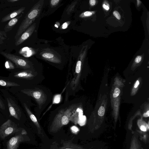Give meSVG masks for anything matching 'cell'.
I'll return each mask as SVG.
<instances>
[{
    "mask_svg": "<svg viewBox=\"0 0 149 149\" xmlns=\"http://www.w3.org/2000/svg\"><path fill=\"white\" fill-rule=\"evenodd\" d=\"M77 105V101H71L57 108L55 110L57 113L50 127V132H56L70 121L78 123L83 116V111Z\"/></svg>",
    "mask_w": 149,
    "mask_h": 149,
    "instance_id": "cell-1",
    "label": "cell"
},
{
    "mask_svg": "<svg viewBox=\"0 0 149 149\" xmlns=\"http://www.w3.org/2000/svg\"><path fill=\"white\" fill-rule=\"evenodd\" d=\"M42 88L37 87L33 88L24 89L21 91L22 93L32 97L35 100L38 109L40 111L44 109L51 99L50 96H48V93Z\"/></svg>",
    "mask_w": 149,
    "mask_h": 149,
    "instance_id": "cell-2",
    "label": "cell"
},
{
    "mask_svg": "<svg viewBox=\"0 0 149 149\" xmlns=\"http://www.w3.org/2000/svg\"><path fill=\"white\" fill-rule=\"evenodd\" d=\"M43 3L42 1H39L28 12L18 28L15 39L17 40L34 21L41 10Z\"/></svg>",
    "mask_w": 149,
    "mask_h": 149,
    "instance_id": "cell-3",
    "label": "cell"
},
{
    "mask_svg": "<svg viewBox=\"0 0 149 149\" xmlns=\"http://www.w3.org/2000/svg\"><path fill=\"white\" fill-rule=\"evenodd\" d=\"M0 54L13 62L17 68L28 69L31 68L29 62L22 57L3 52H0Z\"/></svg>",
    "mask_w": 149,
    "mask_h": 149,
    "instance_id": "cell-4",
    "label": "cell"
},
{
    "mask_svg": "<svg viewBox=\"0 0 149 149\" xmlns=\"http://www.w3.org/2000/svg\"><path fill=\"white\" fill-rule=\"evenodd\" d=\"M19 131L17 125L10 119H8L0 127V136L4 139L7 136Z\"/></svg>",
    "mask_w": 149,
    "mask_h": 149,
    "instance_id": "cell-5",
    "label": "cell"
},
{
    "mask_svg": "<svg viewBox=\"0 0 149 149\" xmlns=\"http://www.w3.org/2000/svg\"><path fill=\"white\" fill-rule=\"evenodd\" d=\"M26 134L25 130H23L21 133L11 138L7 143L6 149H17L20 143L24 140V135Z\"/></svg>",
    "mask_w": 149,
    "mask_h": 149,
    "instance_id": "cell-6",
    "label": "cell"
},
{
    "mask_svg": "<svg viewBox=\"0 0 149 149\" xmlns=\"http://www.w3.org/2000/svg\"><path fill=\"white\" fill-rule=\"evenodd\" d=\"M8 109L11 116L19 120L22 115L21 111L18 106L10 98H7Z\"/></svg>",
    "mask_w": 149,
    "mask_h": 149,
    "instance_id": "cell-7",
    "label": "cell"
},
{
    "mask_svg": "<svg viewBox=\"0 0 149 149\" xmlns=\"http://www.w3.org/2000/svg\"><path fill=\"white\" fill-rule=\"evenodd\" d=\"M38 76V73L36 72L30 70H25L15 73L14 77L19 79L31 80Z\"/></svg>",
    "mask_w": 149,
    "mask_h": 149,
    "instance_id": "cell-8",
    "label": "cell"
},
{
    "mask_svg": "<svg viewBox=\"0 0 149 149\" xmlns=\"http://www.w3.org/2000/svg\"><path fill=\"white\" fill-rule=\"evenodd\" d=\"M36 27V24L34 23L27 28L15 41L16 46L19 45L27 39L32 34Z\"/></svg>",
    "mask_w": 149,
    "mask_h": 149,
    "instance_id": "cell-9",
    "label": "cell"
},
{
    "mask_svg": "<svg viewBox=\"0 0 149 149\" xmlns=\"http://www.w3.org/2000/svg\"><path fill=\"white\" fill-rule=\"evenodd\" d=\"M25 7H22L12 12L2 18L1 21V22H6L19 15L25 10Z\"/></svg>",
    "mask_w": 149,
    "mask_h": 149,
    "instance_id": "cell-10",
    "label": "cell"
},
{
    "mask_svg": "<svg viewBox=\"0 0 149 149\" xmlns=\"http://www.w3.org/2000/svg\"><path fill=\"white\" fill-rule=\"evenodd\" d=\"M22 14H21L15 17L10 19L4 28L5 32L6 33L11 31L17 24L19 19L22 16Z\"/></svg>",
    "mask_w": 149,
    "mask_h": 149,
    "instance_id": "cell-11",
    "label": "cell"
},
{
    "mask_svg": "<svg viewBox=\"0 0 149 149\" xmlns=\"http://www.w3.org/2000/svg\"><path fill=\"white\" fill-rule=\"evenodd\" d=\"M23 105L26 111L29 118L33 123L36 126L38 131H39V130L40 129V127L36 117L32 112L26 104L24 103Z\"/></svg>",
    "mask_w": 149,
    "mask_h": 149,
    "instance_id": "cell-12",
    "label": "cell"
},
{
    "mask_svg": "<svg viewBox=\"0 0 149 149\" xmlns=\"http://www.w3.org/2000/svg\"><path fill=\"white\" fill-rule=\"evenodd\" d=\"M0 86L6 87L20 86L15 82H11L6 80L0 79Z\"/></svg>",
    "mask_w": 149,
    "mask_h": 149,
    "instance_id": "cell-13",
    "label": "cell"
},
{
    "mask_svg": "<svg viewBox=\"0 0 149 149\" xmlns=\"http://www.w3.org/2000/svg\"><path fill=\"white\" fill-rule=\"evenodd\" d=\"M43 57L47 59L49 61L56 63H59V62L53 59V58L54 57V55L50 53H43L42 55Z\"/></svg>",
    "mask_w": 149,
    "mask_h": 149,
    "instance_id": "cell-14",
    "label": "cell"
},
{
    "mask_svg": "<svg viewBox=\"0 0 149 149\" xmlns=\"http://www.w3.org/2000/svg\"><path fill=\"white\" fill-rule=\"evenodd\" d=\"M7 38V34L4 31L0 30V47L2 44L4 40Z\"/></svg>",
    "mask_w": 149,
    "mask_h": 149,
    "instance_id": "cell-15",
    "label": "cell"
},
{
    "mask_svg": "<svg viewBox=\"0 0 149 149\" xmlns=\"http://www.w3.org/2000/svg\"><path fill=\"white\" fill-rule=\"evenodd\" d=\"M61 94H57L55 95L53 98V104H58L59 103L61 100Z\"/></svg>",
    "mask_w": 149,
    "mask_h": 149,
    "instance_id": "cell-16",
    "label": "cell"
},
{
    "mask_svg": "<svg viewBox=\"0 0 149 149\" xmlns=\"http://www.w3.org/2000/svg\"><path fill=\"white\" fill-rule=\"evenodd\" d=\"M5 68L8 69H13L15 68V66L14 65L10 60H7L5 63Z\"/></svg>",
    "mask_w": 149,
    "mask_h": 149,
    "instance_id": "cell-17",
    "label": "cell"
},
{
    "mask_svg": "<svg viewBox=\"0 0 149 149\" xmlns=\"http://www.w3.org/2000/svg\"><path fill=\"white\" fill-rule=\"evenodd\" d=\"M86 120V118L85 116H83L79 119L78 123L80 126H82L85 125Z\"/></svg>",
    "mask_w": 149,
    "mask_h": 149,
    "instance_id": "cell-18",
    "label": "cell"
},
{
    "mask_svg": "<svg viewBox=\"0 0 149 149\" xmlns=\"http://www.w3.org/2000/svg\"><path fill=\"white\" fill-rule=\"evenodd\" d=\"M105 113V109L103 106H101L98 110V115L100 116H103Z\"/></svg>",
    "mask_w": 149,
    "mask_h": 149,
    "instance_id": "cell-19",
    "label": "cell"
},
{
    "mask_svg": "<svg viewBox=\"0 0 149 149\" xmlns=\"http://www.w3.org/2000/svg\"><path fill=\"white\" fill-rule=\"evenodd\" d=\"M92 15V12L89 11H87L81 14L80 15V17H88L91 16Z\"/></svg>",
    "mask_w": 149,
    "mask_h": 149,
    "instance_id": "cell-20",
    "label": "cell"
},
{
    "mask_svg": "<svg viewBox=\"0 0 149 149\" xmlns=\"http://www.w3.org/2000/svg\"><path fill=\"white\" fill-rule=\"evenodd\" d=\"M120 93V91L118 88H116L114 90L113 94V97H117L118 96Z\"/></svg>",
    "mask_w": 149,
    "mask_h": 149,
    "instance_id": "cell-21",
    "label": "cell"
},
{
    "mask_svg": "<svg viewBox=\"0 0 149 149\" xmlns=\"http://www.w3.org/2000/svg\"><path fill=\"white\" fill-rule=\"evenodd\" d=\"M60 1L59 0H52L50 1L51 5L53 6L56 5Z\"/></svg>",
    "mask_w": 149,
    "mask_h": 149,
    "instance_id": "cell-22",
    "label": "cell"
},
{
    "mask_svg": "<svg viewBox=\"0 0 149 149\" xmlns=\"http://www.w3.org/2000/svg\"><path fill=\"white\" fill-rule=\"evenodd\" d=\"M114 15L118 19H120V16L118 12L117 11H114L113 12Z\"/></svg>",
    "mask_w": 149,
    "mask_h": 149,
    "instance_id": "cell-23",
    "label": "cell"
},
{
    "mask_svg": "<svg viewBox=\"0 0 149 149\" xmlns=\"http://www.w3.org/2000/svg\"><path fill=\"white\" fill-rule=\"evenodd\" d=\"M71 130L73 133H77L79 131L78 128L75 126H73L71 127Z\"/></svg>",
    "mask_w": 149,
    "mask_h": 149,
    "instance_id": "cell-24",
    "label": "cell"
},
{
    "mask_svg": "<svg viewBox=\"0 0 149 149\" xmlns=\"http://www.w3.org/2000/svg\"><path fill=\"white\" fill-rule=\"evenodd\" d=\"M0 108L2 109H5V107L3 101L0 98Z\"/></svg>",
    "mask_w": 149,
    "mask_h": 149,
    "instance_id": "cell-25",
    "label": "cell"
},
{
    "mask_svg": "<svg viewBox=\"0 0 149 149\" xmlns=\"http://www.w3.org/2000/svg\"><path fill=\"white\" fill-rule=\"evenodd\" d=\"M141 60V57L140 56H137L135 59V61L136 63H139L140 62Z\"/></svg>",
    "mask_w": 149,
    "mask_h": 149,
    "instance_id": "cell-26",
    "label": "cell"
},
{
    "mask_svg": "<svg viewBox=\"0 0 149 149\" xmlns=\"http://www.w3.org/2000/svg\"><path fill=\"white\" fill-rule=\"evenodd\" d=\"M68 25V24L67 22H65L64 23L62 26V28L63 29L67 28Z\"/></svg>",
    "mask_w": 149,
    "mask_h": 149,
    "instance_id": "cell-27",
    "label": "cell"
},
{
    "mask_svg": "<svg viewBox=\"0 0 149 149\" xmlns=\"http://www.w3.org/2000/svg\"><path fill=\"white\" fill-rule=\"evenodd\" d=\"M96 1L95 0H90L89 1L90 4L92 6H94L95 4Z\"/></svg>",
    "mask_w": 149,
    "mask_h": 149,
    "instance_id": "cell-28",
    "label": "cell"
},
{
    "mask_svg": "<svg viewBox=\"0 0 149 149\" xmlns=\"http://www.w3.org/2000/svg\"><path fill=\"white\" fill-rule=\"evenodd\" d=\"M102 6L103 8L106 10H108L109 9V6L106 5L105 4H103Z\"/></svg>",
    "mask_w": 149,
    "mask_h": 149,
    "instance_id": "cell-29",
    "label": "cell"
},
{
    "mask_svg": "<svg viewBox=\"0 0 149 149\" xmlns=\"http://www.w3.org/2000/svg\"><path fill=\"white\" fill-rule=\"evenodd\" d=\"M143 116L144 117H148L149 116V111H148L146 113H144Z\"/></svg>",
    "mask_w": 149,
    "mask_h": 149,
    "instance_id": "cell-30",
    "label": "cell"
},
{
    "mask_svg": "<svg viewBox=\"0 0 149 149\" xmlns=\"http://www.w3.org/2000/svg\"><path fill=\"white\" fill-rule=\"evenodd\" d=\"M140 129L143 131H146V128L145 126L143 125H142L140 127Z\"/></svg>",
    "mask_w": 149,
    "mask_h": 149,
    "instance_id": "cell-31",
    "label": "cell"
},
{
    "mask_svg": "<svg viewBox=\"0 0 149 149\" xmlns=\"http://www.w3.org/2000/svg\"><path fill=\"white\" fill-rule=\"evenodd\" d=\"M19 0H8L7 1L9 2L14 3L18 1Z\"/></svg>",
    "mask_w": 149,
    "mask_h": 149,
    "instance_id": "cell-32",
    "label": "cell"
},
{
    "mask_svg": "<svg viewBox=\"0 0 149 149\" xmlns=\"http://www.w3.org/2000/svg\"><path fill=\"white\" fill-rule=\"evenodd\" d=\"M139 82L138 80H137L136 81V83L134 85V87L135 88H136V87H137L139 85Z\"/></svg>",
    "mask_w": 149,
    "mask_h": 149,
    "instance_id": "cell-33",
    "label": "cell"
},
{
    "mask_svg": "<svg viewBox=\"0 0 149 149\" xmlns=\"http://www.w3.org/2000/svg\"><path fill=\"white\" fill-rule=\"evenodd\" d=\"M137 5L138 6H139L140 4L141 3V2L139 0H137Z\"/></svg>",
    "mask_w": 149,
    "mask_h": 149,
    "instance_id": "cell-34",
    "label": "cell"
}]
</instances>
